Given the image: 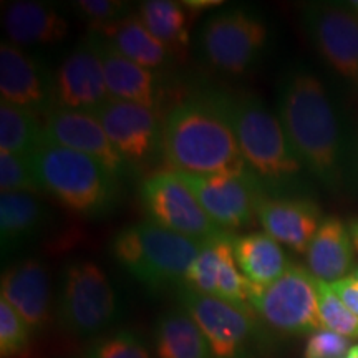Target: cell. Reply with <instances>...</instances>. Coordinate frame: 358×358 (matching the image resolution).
Here are the masks:
<instances>
[{
    "label": "cell",
    "mask_w": 358,
    "mask_h": 358,
    "mask_svg": "<svg viewBox=\"0 0 358 358\" xmlns=\"http://www.w3.org/2000/svg\"><path fill=\"white\" fill-rule=\"evenodd\" d=\"M138 17L156 40L174 58H185L189 50V12L182 2L146 0L138 7Z\"/></svg>",
    "instance_id": "cell-26"
},
{
    "label": "cell",
    "mask_w": 358,
    "mask_h": 358,
    "mask_svg": "<svg viewBox=\"0 0 358 358\" xmlns=\"http://www.w3.org/2000/svg\"><path fill=\"white\" fill-rule=\"evenodd\" d=\"M155 350L159 358H213L204 334L182 308L159 317L155 329Z\"/></svg>",
    "instance_id": "cell-25"
},
{
    "label": "cell",
    "mask_w": 358,
    "mask_h": 358,
    "mask_svg": "<svg viewBox=\"0 0 358 358\" xmlns=\"http://www.w3.org/2000/svg\"><path fill=\"white\" fill-rule=\"evenodd\" d=\"M55 73L42 57L10 42L0 45V96L2 101L47 116L55 108Z\"/></svg>",
    "instance_id": "cell-14"
},
{
    "label": "cell",
    "mask_w": 358,
    "mask_h": 358,
    "mask_svg": "<svg viewBox=\"0 0 358 358\" xmlns=\"http://www.w3.org/2000/svg\"><path fill=\"white\" fill-rule=\"evenodd\" d=\"M277 116L294 153L322 186L340 194L350 173L352 153L325 83L307 66L282 75Z\"/></svg>",
    "instance_id": "cell-1"
},
{
    "label": "cell",
    "mask_w": 358,
    "mask_h": 358,
    "mask_svg": "<svg viewBox=\"0 0 358 358\" xmlns=\"http://www.w3.org/2000/svg\"><path fill=\"white\" fill-rule=\"evenodd\" d=\"M347 358H358V345L357 347H352L350 352H348Z\"/></svg>",
    "instance_id": "cell-39"
},
{
    "label": "cell",
    "mask_w": 358,
    "mask_h": 358,
    "mask_svg": "<svg viewBox=\"0 0 358 358\" xmlns=\"http://www.w3.org/2000/svg\"><path fill=\"white\" fill-rule=\"evenodd\" d=\"M303 27L322 58L358 93V15L350 3H308Z\"/></svg>",
    "instance_id": "cell-11"
},
{
    "label": "cell",
    "mask_w": 358,
    "mask_h": 358,
    "mask_svg": "<svg viewBox=\"0 0 358 358\" xmlns=\"http://www.w3.org/2000/svg\"><path fill=\"white\" fill-rule=\"evenodd\" d=\"M174 173L221 229H244L257 217L259 199L266 194L250 173L241 176Z\"/></svg>",
    "instance_id": "cell-12"
},
{
    "label": "cell",
    "mask_w": 358,
    "mask_h": 358,
    "mask_svg": "<svg viewBox=\"0 0 358 358\" xmlns=\"http://www.w3.org/2000/svg\"><path fill=\"white\" fill-rule=\"evenodd\" d=\"M40 186L35 179L29 158L0 153V192H34L37 194Z\"/></svg>",
    "instance_id": "cell-33"
},
{
    "label": "cell",
    "mask_w": 358,
    "mask_h": 358,
    "mask_svg": "<svg viewBox=\"0 0 358 358\" xmlns=\"http://www.w3.org/2000/svg\"><path fill=\"white\" fill-rule=\"evenodd\" d=\"M159 151L174 171L249 173L237 143L231 95L221 90H196L174 105L163 122Z\"/></svg>",
    "instance_id": "cell-2"
},
{
    "label": "cell",
    "mask_w": 358,
    "mask_h": 358,
    "mask_svg": "<svg viewBox=\"0 0 358 358\" xmlns=\"http://www.w3.org/2000/svg\"><path fill=\"white\" fill-rule=\"evenodd\" d=\"M75 10L90 25V32L100 34L129 15V3L122 0H78Z\"/></svg>",
    "instance_id": "cell-32"
},
{
    "label": "cell",
    "mask_w": 358,
    "mask_h": 358,
    "mask_svg": "<svg viewBox=\"0 0 358 358\" xmlns=\"http://www.w3.org/2000/svg\"><path fill=\"white\" fill-rule=\"evenodd\" d=\"M45 143V124L32 111L0 101V153L32 158Z\"/></svg>",
    "instance_id": "cell-27"
},
{
    "label": "cell",
    "mask_w": 358,
    "mask_h": 358,
    "mask_svg": "<svg viewBox=\"0 0 358 358\" xmlns=\"http://www.w3.org/2000/svg\"><path fill=\"white\" fill-rule=\"evenodd\" d=\"M353 275H355V277H357V279H358V268H357V271H355V274H353Z\"/></svg>",
    "instance_id": "cell-40"
},
{
    "label": "cell",
    "mask_w": 358,
    "mask_h": 358,
    "mask_svg": "<svg viewBox=\"0 0 358 358\" xmlns=\"http://www.w3.org/2000/svg\"><path fill=\"white\" fill-rule=\"evenodd\" d=\"M237 143L249 173L266 196H302V161L294 153L279 116L252 93L231 95Z\"/></svg>",
    "instance_id": "cell-3"
},
{
    "label": "cell",
    "mask_w": 358,
    "mask_h": 358,
    "mask_svg": "<svg viewBox=\"0 0 358 358\" xmlns=\"http://www.w3.org/2000/svg\"><path fill=\"white\" fill-rule=\"evenodd\" d=\"M29 159L40 191L75 216L98 219L115 209L118 179L98 159L48 141Z\"/></svg>",
    "instance_id": "cell-4"
},
{
    "label": "cell",
    "mask_w": 358,
    "mask_h": 358,
    "mask_svg": "<svg viewBox=\"0 0 358 358\" xmlns=\"http://www.w3.org/2000/svg\"><path fill=\"white\" fill-rule=\"evenodd\" d=\"M179 303L198 324L213 358H254L259 343L256 312L181 287Z\"/></svg>",
    "instance_id": "cell-9"
},
{
    "label": "cell",
    "mask_w": 358,
    "mask_h": 358,
    "mask_svg": "<svg viewBox=\"0 0 358 358\" xmlns=\"http://www.w3.org/2000/svg\"><path fill=\"white\" fill-rule=\"evenodd\" d=\"M85 358H151V355L136 332L115 329L95 337L85 352Z\"/></svg>",
    "instance_id": "cell-29"
},
{
    "label": "cell",
    "mask_w": 358,
    "mask_h": 358,
    "mask_svg": "<svg viewBox=\"0 0 358 358\" xmlns=\"http://www.w3.org/2000/svg\"><path fill=\"white\" fill-rule=\"evenodd\" d=\"M2 25L8 42L20 48L55 47L69 37V19L47 2L15 0L2 7Z\"/></svg>",
    "instance_id": "cell-19"
},
{
    "label": "cell",
    "mask_w": 358,
    "mask_h": 358,
    "mask_svg": "<svg viewBox=\"0 0 358 358\" xmlns=\"http://www.w3.org/2000/svg\"><path fill=\"white\" fill-rule=\"evenodd\" d=\"M307 267L315 279L327 284L348 277L353 268V241L338 217H324L307 250Z\"/></svg>",
    "instance_id": "cell-22"
},
{
    "label": "cell",
    "mask_w": 358,
    "mask_h": 358,
    "mask_svg": "<svg viewBox=\"0 0 358 358\" xmlns=\"http://www.w3.org/2000/svg\"><path fill=\"white\" fill-rule=\"evenodd\" d=\"M92 115L129 164L141 163L159 150L163 124L153 108L111 98Z\"/></svg>",
    "instance_id": "cell-15"
},
{
    "label": "cell",
    "mask_w": 358,
    "mask_h": 358,
    "mask_svg": "<svg viewBox=\"0 0 358 358\" xmlns=\"http://www.w3.org/2000/svg\"><path fill=\"white\" fill-rule=\"evenodd\" d=\"M232 237H234L232 232H222L216 237L203 241L199 256L187 271L181 287L194 290V292L203 295H209V297H216L221 259L224 249L231 243Z\"/></svg>",
    "instance_id": "cell-28"
},
{
    "label": "cell",
    "mask_w": 358,
    "mask_h": 358,
    "mask_svg": "<svg viewBox=\"0 0 358 358\" xmlns=\"http://www.w3.org/2000/svg\"><path fill=\"white\" fill-rule=\"evenodd\" d=\"M53 96L55 108L87 113H93L111 100L96 34L90 32L64 58L55 71Z\"/></svg>",
    "instance_id": "cell-13"
},
{
    "label": "cell",
    "mask_w": 358,
    "mask_h": 358,
    "mask_svg": "<svg viewBox=\"0 0 358 358\" xmlns=\"http://www.w3.org/2000/svg\"><path fill=\"white\" fill-rule=\"evenodd\" d=\"M201 241L159 227L151 221L120 229L111 239L115 261L150 289L182 285L201 252Z\"/></svg>",
    "instance_id": "cell-5"
},
{
    "label": "cell",
    "mask_w": 358,
    "mask_h": 358,
    "mask_svg": "<svg viewBox=\"0 0 358 358\" xmlns=\"http://www.w3.org/2000/svg\"><path fill=\"white\" fill-rule=\"evenodd\" d=\"M98 45H100L110 96L115 100L138 103V105L155 110L161 98L158 73L128 60L122 53L116 52L101 35H98Z\"/></svg>",
    "instance_id": "cell-20"
},
{
    "label": "cell",
    "mask_w": 358,
    "mask_h": 358,
    "mask_svg": "<svg viewBox=\"0 0 358 358\" xmlns=\"http://www.w3.org/2000/svg\"><path fill=\"white\" fill-rule=\"evenodd\" d=\"M352 166H353V169H355V173H357V176H358V138H357L355 145H353V148H352V164H350V169H352Z\"/></svg>",
    "instance_id": "cell-38"
},
{
    "label": "cell",
    "mask_w": 358,
    "mask_h": 358,
    "mask_svg": "<svg viewBox=\"0 0 358 358\" xmlns=\"http://www.w3.org/2000/svg\"><path fill=\"white\" fill-rule=\"evenodd\" d=\"M122 313L106 272L92 259H73L62 268L55 315L66 332L98 337L108 332Z\"/></svg>",
    "instance_id": "cell-6"
},
{
    "label": "cell",
    "mask_w": 358,
    "mask_h": 358,
    "mask_svg": "<svg viewBox=\"0 0 358 358\" xmlns=\"http://www.w3.org/2000/svg\"><path fill=\"white\" fill-rule=\"evenodd\" d=\"M234 256L241 272L256 287L271 285L290 266L282 245L267 232L236 236Z\"/></svg>",
    "instance_id": "cell-23"
},
{
    "label": "cell",
    "mask_w": 358,
    "mask_h": 358,
    "mask_svg": "<svg viewBox=\"0 0 358 358\" xmlns=\"http://www.w3.org/2000/svg\"><path fill=\"white\" fill-rule=\"evenodd\" d=\"M348 231H350L353 245H355V249L358 250V219H352V221L348 222Z\"/></svg>",
    "instance_id": "cell-37"
},
{
    "label": "cell",
    "mask_w": 358,
    "mask_h": 358,
    "mask_svg": "<svg viewBox=\"0 0 358 358\" xmlns=\"http://www.w3.org/2000/svg\"><path fill=\"white\" fill-rule=\"evenodd\" d=\"M332 285L334 292L338 295V299L350 310L358 315V279L355 275H348L345 279L334 282Z\"/></svg>",
    "instance_id": "cell-35"
},
{
    "label": "cell",
    "mask_w": 358,
    "mask_h": 358,
    "mask_svg": "<svg viewBox=\"0 0 358 358\" xmlns=\"http://www.w3.org/2000/svg\"><path fill=\"white\" fill-rule=\"evenodd\" d=\"M250 307L257 319L280 334L319 332L327 327L319 306V279L308 268L292 264L267 287L252 285Z\"/></svg>",
    "instance_id": "cell-8"
},
{
    "label": "cell",
    "mask_w": 358,
    "mask_h": 358,
    "mask_svg": "<svg viewBox=\"0 0 358 358\" xmlns=\"http://www.w3.org/2000/svg\"><path fill=\"white\" fill-rule=\"evenodd\" d=\"M43 124L45 141L92 156L116 179L128 173L129 163L116 150L95 115L55 108L45 116Z\"/></svg>",
    "instance_id": "cell-16"
},
{
    "label": "cell",
    "mask_w": 358,
    "mask_h": 358,
    "mask_svg": "<svg viewBox=\"0 0 358 358\" xmlns=\"http://www.w3.org/2000/svg\"><path fill=\"white\" fill-rule=\"evenodd\" d=\"M319 306L327 329L347 338H358V315L340 301L332 285L322 280H319Z\"/></svg>",
    "instance_id": "cell-30"
},
{
    "label": "cell",
    "mask_w": 358,
    "mask_h": 358,
    "mask_svg": "<svg viewBox=\"0 0 358 358\" xmlns=\"http://www.w3.org/2000/svg\"><path fill=\"white\" fill-rule=\"evenodd\" d=\"M32 330L8 303L0 299V353L2 358H20L30 348Z\"/></svg>",
    "instance_id": "cell-31"
},
{
    "label": "cell",
    "mask_w": 358,
    "mask_h": 358,
    "mask_svg": "<svg viewBox=\"0 0 358 358\" xmlns=\"http://www.w3.org/2000/svg\"><path fill=\"white\" fill-rule=\"evenodd\" d=\"M350 352V338L325 329L308 337L303 358H347Z\"/></svg>",
    "instance_id": "cell-34"
},
{
    "label": "cell",
    "mask_w": 358,
    "mask_h": 358,
    "mask_svg": "<svg viewBox=\"0 0 358 358\" xmlns=\"http://www.w3.org/2000/svg\"><path fill=\"white\" fill-rule=\"evenodd\" d=\"M47 226V208L34 192L0 194V249L6 259L30 244Z\"/></svg>",
    "instance_id": "cell-21"
},
{
    "label": "cell",
    "mask_w": 358,
    "mask_h": 358,
    "mask_svg": "<svg viewBox=\"0 0 358 358\" xmlns=\"http://www.w3.org/2000/svg\"><path fill=\"white\" fill-rule=\"evenodd\" d=\"M268 43V27L261 13L245 7H227L206 17L198 48L213 70L241 77L259 64Z\"/></svg>",
    "instance_id": "cell-7"
},
{
    "label": "cell",
    "mask_w": 358,
    "mask_h": 358,
    "mask_svg": "<svg viewBox=\"0 0 358 358\" xmlns=\"http://www.w3.org/2000/svg\"><path fill=\"white\" fill-rule=\"evenodd\" d=\"M98 35H101L116 52L145 69L161 70L173 60L171 53L151 35L138 13L131 12Z\"/></svg>",
    "instance_id": "cell-24"
},
{
    "label": "cell",
    "mask_w": 358,
    "mask_h": 358,
    "mask_svg": "<svg viewBox=\"0 0 358 358\" xmlns=\"http://www.w3.org/2000/svg\"><path fill=\"white\" fill-rule=\"evenodd\" d=\"M140 198L150 221L164 229L196 241H208L222 232L196 196L174 171L151 174L141 182Z\"/></svg>",
    "instance_id": "cell-10"
},
{
    "label": "cell",
    "mask_w": 358,
    "mask_h": 358,
    "mask_svg": "<svg viewBox=\"0 0 358 358\" xmlns=\"http://www.w3.org/2000/svg\"><path fill=\"white\" fill-rule=\"evenodd\" d=\"M257 219L268 236L297 254H307L324 221L319 204L306 196H262Z\"/></svg>",
    "instance_id": "cell-18"
},
{
    "label": "cell",
    "mask_w": 358,
    "mask_h": 358,
    "mask_svg": "<svg viewBox=\"0 0 358 358\" xmlns=\"http://www.w3.org/2000/svg\"><path fill=\"white\" fill-rule=\"evenodd\" d=\"M0 292L32 334H42L50 327L53 319L52 282L42 261L25 257L8 266L2 274Z\"/></svg>",
    "instance_id": "cell-17"
},
{
    "label": "cell",
    "mask_w": 358,
    "mask_h": 358,
    "mask_svg": "<svg viewBox=\"0 0 358 358\" xmlns=\"http://www.w3.org/2000/svg\"><path fill=\"white\" fill-rule=\"evenodd\" d=\"M182 6L189 13H201L206 10H211V8L221 7L224 6V2L221 0H185Z\"/></svg>",
    "instance_id": "cell-36"
}]
</instances>
